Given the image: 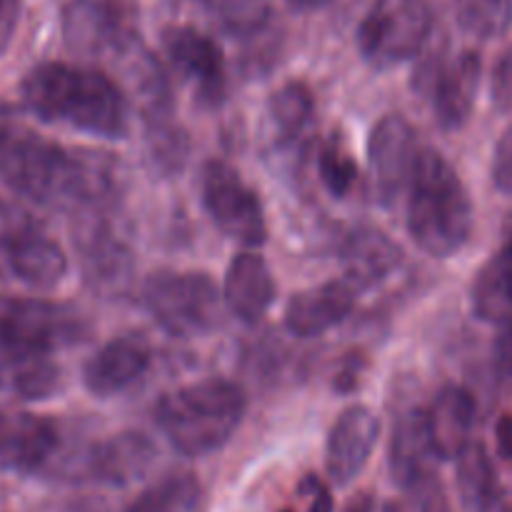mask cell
Returning <instances> with one entry per match:
<instances>
[{
	"mask_svg": "<svg viewBox=\"0 0 512 512\" xmlns=\"http://www.w3.org/2000/svg\"><path fill=\"white\" fill-rule=\"evenodd\" d=\"M20 98L43 123H65L105 140L128 135V100L118 85L98 70L40 63L20 83Z\"/></svg>",
	"mask_w": 512,
	"mask_h": 512,
	"instance_id": "1",
	"label": "cell"
},
{
	"mask_svg": "<svg viewBox=\"0 0 512 512\" xmlns=\"http://www.w3.org/2000/svg\"><path fill=\"white\" fill-rule=\"evenodd\" d=\"M408 233L430 258H450L473 233V203L453 165L420 148L408 183Z\"/></svg>",
	"mask_w": 512,
	"mask_h": 512,
	"instance_id": "2",
	"label": "cell"
},
{
	"mask_svg": "<svg viewBox=\"0 0 512 512\" xmlns=\"http://www.w3.org/2000/svg\"><path fill=\"white\" fill-rule=\"evenodd\" d=\"M245 410L248 395L238 383L205 378L165 393L155 405V423L180 455L203 458L233 438Z\"/></svg>",
	"mask_w": 512,
	"mask_h": 512,
	"instance_id": "3",
	"label": "cell"
},
{
	"mask_svg": "<svg viewBox=\"0 0 512 512\" xmlns=\"http://www.w3.org/2000/svg\"><path fill=\"white\" fill-rule=\"evenodd\" d=\"M73 153L25 128H0V178L40 205L68 200Z\"/></svg>",
	"mask_w": 512,
	"mask_h": 512,
	"instance_id": "4",
	"label": "cell"
},
{
	"mask_svg": "<svg viewBox=\"0 0 512 512\" xmlns=\"http://www.w3.org/2000/svg\"><path fill=\"white\" fill-rule=\"evenodd\" d=\"M143 305L173 338H198L220 320V293L210 275L155 270L143 283Z\"/></svg>",
	"mask_w": 512,
	"mask_h": 512,
	"instance_id": "5",
	"label": "cell"
},
{
	"mask_svg": "<svg viewBox=\"0 0 512 512\" xmlns=\"http://www.w3.org/2000/svg\"><path fill=\"white\" fill-rule=\"evenodd\" d=\"M85 325L65 305L35 298L0 300V358H40L83 340Z\"/></svg>",
	"mask_w": 512,
	"mask_h": 512,
	"instance_id": "6",
	"label": "cell"
},
{
	"mask_svg": "<svg viewBox=\"0 0 512 512\" xmlns=\"http://www.w3.org/2000/svg\"><path fill=\"white\" fill-rule=\"evenodd\" d=\"M433 33L425 0H378L358 28L360 55L375 68L415 58Z\"/></svg>",
	"mask_w": 512,
	"mask_h": 512,
	"instance_id": "7",
	"label": "cell"
},
{
	"mask_svg": "<svg viewBox=\"0 0 512 512\" xmlns=\"http://www.w3.org/2000/svg\"><path fill=\"white\" fill-rule=\"evenodd\" d=\"M200 193L218 230L245 248H260L268 240V223L258 193L225 160H208L200 175Z\"/></svg>",
	"mask_w": 512,
	"mask_h": 512,
	"instance_id": "8",
	"label": "cell"
},
{
	"mask_svg": "<svg viewBox=\"0 0 512 512\" xmlns=\"http://www.w3.org/2000/svg\"><path fill=\"white\" fill-rule=\"evenodd\" d=\"M480 80H483V60L478 53L468 50L450 63L430 60L418 70L415 85L433 103V113L440 128L458 130L468 123L470 113H473Z\"/></svg>",
	"mask_w": 512,
	"mask_h": 512,
	"instance_id": "9",
	"label": "cell"
},
{
	"mask_svg": "<svg viewBox=\"0 0 512 512\" xmlns=\"http://www.w3.org/2000/svg\"><path fill=\"white\" fill-rule=\"evenodd\" d=\"M415 128L398 113H388L375 123L368 138V163L375 190L383 203H393L410 183L418 158Z\"/></svg>",
	"mask_w": 512,
	"mask_h": 512,
	"instance_id": "10",
	"label": "cell"
},
{
	"mask_svg": "<svg viewBox=\"0 0 512 512\" xmlns=\"http://www.w3.org/2000/svg\"><path fill=\"white\" fill-rule=\"evenodd\" d=\"M380 438V418L365 405H350L333 423L325 443V470L338 488L353 483Z\"/></svg>",
	"mask_w": 512,
	"mask_h": 512,
	"instance_id": "11",
	"label": "cell"
},
{
	"mask_svg": "<svg viewBox=\"0 0 512 512\" xmlns=\"http://www.w3.org/2000/svg\"><path fill=\"white\" fill-rule=\"evenodd\" d=\"M150 360L153 350L143 335H120L85 360L83 385L95 398H113L148 373Z\"/></svg>",
	"mask_w": 512,
	"mask_h": 512,
	"instance_id": "12",
	"label": "cell"
},
{
	"mask_svg": "<svg viewBox=\"0 0 512 512\" xmlns=\"http://www.w3.org/2000/svg\"><path fill=\"white\" fill-rule=\"evenodd\" d=\"M163 45L175 68L195 83L203 103L218 105L225 98V58L220 45L200 30L180 25L165 30Z\"/></svg>",
	"mask_w": 512,
	"mask_h": 512,
	"instance_id": "13",
	"label": "cell"
},
{
	"mask_svg": "<svg viewBox=\"0 0 512 512\" xmlns=\"http://www.w3.org/2000/svg\"><path fill=\"white\" fill-rule=\"evenodd\" d=\"M70 48L95 53L130 43V10L125 0H73L65 13Z\"/></svg>",
	"mask_w": 512,
	"mask_h": 512,
	"instance_id": "14",
	"label": "cell"
},
{
	"mask_svg": "<svg viewBox=\"0 0 512 512\" xmlns=\"http://www.w3.org/2000/svg\"><path fill=\"white\" fill-rule=\"evenodd\" d=\"M58 448L50 420L30 413L0 410V473H35Z\"/></svg>",
	"mask_w": 512,
	"mask_h": 512,
	"instance_id": "15",
	"label": "cell"
},
{
	"mask_svg": "<svg viewBox=\"0 0 512 512\" xmlns=\"http://www.w3.org/2000/svg\"><path fill=\"white\" fill-rule=\"evenodd\" d=\"M435 460L438 458L430 443L425 410H410L398 420L390 435V475L403 490L423 495L433 483Z\"/></svg>",
	"mask_w": 512,
	"mask_h": 512,
	"instance_id": "16",
	"label": "cell"
},
{
	"mask_svg": "<svg viewBox=\"0 0 512 512\" xmlns=\"http://www.w3.org/2000/svg\"><path fill=\"white\" fill-rule=\"evenodd\" d=\"M355 308V290L345 280H328L300 290L285 305V328L298 338H318L343 323Z\"/></svg>",
	"mask_w": 512,
	"mask_h": 512,
	"instance_id": "17",
	"label": "cell"
},
{
	"mask_svg": "<svg viewBox=\"0 0 512 512\" xmlns=\"http://www.w3.org/2000/svg\"><path fill=\"white\" fill-rule=\"evenodd\" d=\"M275 278L263 255L245 250L230 260L223 280V303L243 323L265 318L275 303Z\"/></svg>",
	"mask_w": 512,
	"mask_h": 512,
	"instance_id": "18",
	"label": "cell"
},
{
	"mask_svg": "<svg viewBox=\"0 0 512 512\" xmlns=\"http://www.w3.org/2000/svg\"><path fill=\"white\" fill-rule=\"evenodd\" d=\"M5 258L20 283L35 290H53L68 273L63 248L35 228H20L5 238Z\"/></svg>",
	"mask_w": 512,
	"mask_h": 512,
	"instance_id": "19",
	"label": "cell"
},
{
	"mask_svg": "<svg viewBox=\"0 0 512 512\" xmlns=\"http://www.w3.org/2000/svg\"><path fill=\"white\" fill-rule=\"evenodd\" d=\"M400 253L398 245L378 228L360 225L345 238L340 248V263L345 270V283L353 290H370L388 280L398 270Z\"/></svg>",
	"mask_w": 512,
	"mask_h": 512,
	"instance_id": "20",
	"label": "cell"
},
{
	"mask_svg": "<svg viewBox=\"0 0 512 512\" xmlns=\"http://www.w3.org/2000/svg\"><path fill=\"white\" fill-rule=\"evenodd\" d=\"M155 460V445L148 435L125 430L103 443L93 445L85 455L90 478L105 485H128L143 478Z\"/></svg>",
	"mask_w": 512,
	"mask_h": 512,
	"instance_id": "21",
	"label": "cell"
},
{
	"mask_svg": "<svg viewBox=\"0 0 512 512\" xmlns=\"http://www.w3.org/2000/svg\"><path fill=\"white\" fill-rule=\"evenodd\" d=\"M430 443L435 458L455 460L460 450L470 443L475 425V398L465 388L448 385L435 395L433 405L425 410Z\"/></svg>",
	"mask_w": 512,
	"mask_h": 512,
	"instance_id": "22",
	"label": "cell"
},
{
	"mask_svg": "<svg viewBox=\"0 0 512 512\" xmlns=\"http://www.w3.org/2000/svg\"><path fill=\"white\" fill-rule=\"evenodd\" d=\"M473 308L478 318L493 323L512 318V240L475 278Z\"/></svg>",
	"mask_w": 512,
	"mask_h": 512,
	"instance_id": "23",
	"label": "cell"
},
{
	"mask_svg": "<svg viewBox=\"0 0 512 512\" xmlns=\"http://www.w3.org/2000/svg\"><path fill=\"white\" fill-rule=\"evenodd\" d=\"M458 493L468 512H485L498 498V475L485 445L470 440L455 458Z\"/></svg>",
	"mask_w": 512,
	"mask_h": 512,
	"instance_id": "24",
	"label": "cell"
},
{
	"mask_svg": "<svg viewBox=\"0 0 512 512\" xmlns=\"http://www.w3.org/2000/svg\"><path fill=\"white\" fill-rule=\"evenodd\" d=\"M80 255L88 283L98 290H118L128 280L130 255L115 238L105 230L95 228L90 235L80 238Z\"/></svg>",
	"mask_w": 512,
	"mask_h": 512,
	"instance_id": "25",
	"label": "cell"
},
{
	"mask_svg": "<svg viewBox=\"0 0 512 512\" xmlns=\"http://www.w3.org/2000/svg\"><path fill=\"white\" fill-rule=\"evenodd\" d=\"M268 115L278 143H293V140H298L303 135V130L308 128L315 115L313 90L305 83H300V80L285 83L283 88H278L270 95Z\"/></svg>",
	"mask_w": 512,
	"mask_h": 512,
	"instance_id": "26",
	"label": "cell"
},
{
	"mask_svg": "<svg viewBox=\"0 0 512 512\" xmlns=\"http://www.w3.org/2000/svg\"><path fill=\"white\" fill-rule=\"evenodd\" d=\"M200 495L203 490L193 473H170L145 488L125 512H195Z\"/></svg>",
	"mask_w": 512,
	"mask_h": 512,
	"instance_id": "27",
	"label": "cell"
},
{
	"mask_svg": "<svg viewBox=\"0 0 512 512\" xmlns=\"http://www.w3.org/2000/svg\"><path fill=\"white\" fill-rule=\"evenodd\" d=\"M5 383L23 400H45L60 388V368L48 355L40 358H3Z\"/></svg>",
	"mask_w": 512,
	"mask_h": 512,
	"instance_id": "28",
	"label": "cell"
},
{
	"mask_svg": "<svg viewBox=\"0 0 512 512\" xmlns=\"http://www.w3.org/2000/svg\"><path fill=\"white\" fill-rule=\"evenodd\" d=\"M463 30L475 38H498L512 25V0H455Z\"/></svg>",
	"mask_w": 512,
	"mask_h": 512,
	"instance_id": "29",
	"label": "cell"
},
{
	"mask_svg": "<svg viewBox=\"0 0 512 512\" xmlns=\"http://www.w3.org/2000/svg\"><path fill=\"white\" fill-rule=\"evenodd\" d=\"M148 123V148L150 158L168 173H178L188 160V135L178 123H170L168 115L145 120Z\"/></svg>",
	"mask_w": 512,
	"mask_h": 512,
	"instance_id": "30",
	"label": "cell"
},
{
	"mask_svg": "<svg viewBox=\"0 0 512 512\" xmlns=\"http://www.w3.org/2000/svg\"><path fill=\"white\" fill-rule=\"evenodd\" d=\"M318 175L330 195L345 198L358 180V165L338 138L328 140L318 155Z\"/></svg>",
	"mask_w": 512,
	"mask_h": 512,
	"instance_id": "31",
	"label": "cell"
},
{
	"mask_svg": "<svg viewBox=\"0 0 512 512\" xmlns=\"http://www.w3.org/2000/svg\"><path fill=\"white\" fill-rule=\"evenodd\" d=\"M268 0H225L223 23L235 35H253L268 23Z\"/></svg>",
	"mask_w": 512,
	"mask_h": 512,
	"instance_id": "32",
	"label": "cell"
},
{
	"mask_svg": "<svg viewBox=\"0 0 512 512\" xmlns=\"http://www.w3.org/2000/svg\"><path fill=\"white\" fill-rule=\"evenodd\" d=\"M493 183L500 193L512 195V125L503 133L493 158Z\"/></svg>",
	"mask_w": 512,
	"mask_h": 512,
	"instance_id": "33",
	"label": "cell"
},
{
	"mask_svg": "<svg viewBox=\"0 0 512 512\" xmlns=\"http://www.w3.org/2000/svg\"><path fill=\"white\" fill-rule=\"evenodd\" d=\"M493 103L500 110L512 108V48L500 55L493 70Z\"/></svg>",
	"mask_w": 512,
	"mask_h": 512,
	"instance_id": "34",
	"label": "cell"
},
{
	"mask_svg": "<svg viewBox=\"0 0 512 512\" xmlns=\"http://www.w3.org/2000/svg\"><path fill=\"white\" fill-rule=\"evenodd\" d=\"M300 495L308 498V512H335L333 493L318 475H305L300 483Z\"/></svg>",
	"mask_w": 512,
	"mask_h": 512,
	"instance_id": "35",
	"label": "cell"
},
{
	"mask_svg": "<svg viewBox=\"0 0 512 512\" xmlns=\"http://www.w3.org/2000/svg\"><path fill=\"white\" fill-rule=\"evenodd\" d=\"M20 0H0V53H5L18 30Z\"/></svg>",
	"mask_w": 512,
	"mask_h": 512,
	"instance_id": "36",
	"label": "cell"
},
{
	"mask_svg": "<svg viewBox=\"0 0 512 512\" xmlns=\"http://www.w3.org/2000/svg\"><path fill=\"white\" fill-rule=\"evenodd\" d=\"M495 365L500 373L512 375V318L505 320L495 338Z\"/></svg>",
	"mask_w": 512,
	"mask_h": 512,
	"instance_id": "37",
	"label": "cell"
},
{
	"mask_svg": "<svg viewBox=\"0 0 512 512\" xmlns=\"http://www.w3.org/2000/svg\"><path fill=\"white\" fill-rule=\"evenodd\" d=\"M495 440H498V453L505 463L512 465V415H503L495 428Z\"/></svg>",
	"mask_w": 512,
	"mask_h": 512,
	"instance_id": "38",
	"label": "cell"
},
{
	"mask_svg": "<svg viewBox=\"0 0 512 512\" xmlns=\"http://www.w3.org/2000/svg\"><path fill=\"white\" fill-rule=\"evenodd\" d=\"M343 512H375L373 495H368V493L355 495V498L348 503V508H345Z\"/></svg>",
	"mask_w": 512,
	"mask_h": 512,
	"instance_id": "39",
	"label": "cell"
},
{
	"mask_svg": "<svg viewBox=\"0 0 512 512\" xmlns=\"http://www.w3.org/2000/svg\"><path fill=\"white\" fill-rule=\"evenodd\" d=\"M485 512H512V495H498Z\"/></svg>",
	"mask_w": 512,
	"mask_h": 512,
	"instance_id": "40",
	"label": "cell"
},
{
	"mask_svg": "<svg viewBox=\"0 0 512 512\" xmlns=\"http://www.w3.org/2000/svg\"><path fill=\"white\" fill-rule=\"evenodd\" d=\"M290 3H293L295 8L313 10V8H325V5H330L333 0H290Z\"/></svg>",
	"mask_w": 512,
	"mask_h": 512,
	"instance_id": "41",
	"label": "cell"
},
{
	"mask_svg": "<svg viewBox=\"0 0 512 512\" xmlns=\"http://www.w3.org/2000/svg\"><path fill=\"white\" fill-rule=\"evenodd\" d=\"M385 512H400V510L393 508V505H388V508H385Z\"/></svg>",
	"mask_w": 512,
	"mask_h": 512,
	"instance_id": "42",
	"label": "cell"
},
{
	"mask_svg": "<svg viewBox=\"0 0 512 512\" xmlns=\"http://www.w3.org/2000/svg\"><path fill=\"white\" fill-rule=\"evenodd\" d=\"M283 512H290V510H283Z\"/></svg>",
	"mask_w": 512,
	"mask_h": 512,
	"instance_id": "43",
	"label": "cell"
}]
</instances>
